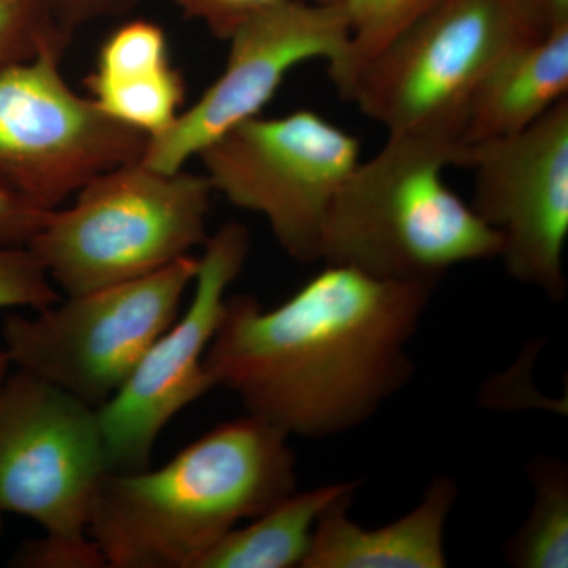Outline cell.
Listing matches in <instances>:
<instances>
[{
    "label": "cell",
    "mask_w": 568,
    "mask_h": 568,
    "mask_svg": "<svg viewBox=\"0 0 568 568\" xmlns=\"http://www.w3.org/2000/svg\"><path fill=\"white\" fill-rule=\"evenodd\" d=\"M534 17L547 32L568 24V0H525Z\"/></svg>",
    "instance_id": "obj_25"
},
{
    "label": "cell",
    "mask_w": 568,
    "mask_h": 568,
    "mask_svg": "<svg viewBox=\"0 0 568 568\" xmlns=\"http://www.w3.org/2000/svg\"><path fill=\"white\" fill-rule=\"evenodd\" d=\"M182 10L194 20L207 26L216 39L227 40L239 26L246 20L280 6L295 0H175ZM306 2H331V0H306Z\"/></svg>",
    "instance_id": "obj_23"
},
{
    "label": "cell",
    "mask_w": 568,
    "mask_h": 568,
    "mask_svg": "<svg viewBox=\"0 0 568 568\" xmlns=\"http://www.w3.org/2000/svg\"><path fill=\"white\" fill-rule=\"evenodd\" d=\"M213 192L264 216L294 260L315 263L327 213L361 162V141L315 111L250 119L200 153Z\"/></svg>",
    "instance_id": "obj_7"
},
{
    "label": "cell",
    "mask_w": 568,
    "mask_h": 568,
    "mask_svg": "<svg viewBox=\"0 0 568 568\" xmlns=\"http://www.w3.org/2000/svg\"><path fill=\"white\" fill-rule=\"evenodd\" d=\"M50 10L51 18L67 40L71 32L82 22L114 13L122 7L129 6L132 0H43Z\"/></svg>",
    "instance_id": "obj_24"
},
{
    "label": "cell",
    "mask_w": 568,
    "mask_h": 568,
    "mask_svg": "<svg viewBox=\"0 0 568 568\" xmlns=\"http://www.w3.org/2000/svg\"><path fill=\"white\" fill-rule=\"evenodd\" d=\"M50 213L0 178V246L28 248Z\"/></svg>",
    "instance_id": "obj_22"
},
{
    "label": "cell",
    "mask_w": 568,
    "mask_h": 568,
    "mask_svg": "<svg viewBox=\"0 0 568 568\" xmlns=\"http://www.w3.org/2000/svg\"><path fill=\"white\" fill-rule=\"evenodd\" d=\"M349 22L342 62L327 70L336 92L349 100L362 71L386 52L439 0H338Z\"/></svg>",
    "instance_id": "obj_18"
},
{
    "label": "cell",
    "mask_w": 568,
    "mask_h": 568,
    "mask_svg": "<svg viewBox=\"0 0 568 568\" xmlns=\"http://www.w3.org/2000/svg\"><path fill=\"white\" fill-rule=\"evenodd\" d=\"M50 43L0 70V178L48 211L144 155L149 138L108 118L63 80Z\"/></svg>",
    "instance_id": "obj_8"
},
{
    "label": "cell",
    "mask_w": 568,
    "mask_h": 568,
    "mask_svg": "<svg viewBox=\"0 0 568 568\" xmlns=\"http://www.w3.org/2000/svg\"><path fill=\"white\" fill-rule=\"evenodd\" d=\"M67 41L43 0H0V70Z\"/></svg>",
    "instance_id": "obj_19"
},
{
    "label": "cell",
    "mask_w": 568,
    "mask_h": 568,
    "mask_svg": "<svg viewBox=\"0 0 568 568\" xmlns=\"http://www.w3.org/2000/svg\"><path fill=\"white\" fill-rule=\"evenodd\" d=\"M435 286L325 264L275 308L226 298L205 368L287 436L338 435L413 376L406 346Z\"/></svg>",
    "instance_id": "obj_1"
},
{
    "label": "cell",
    "mask_w": 568,
    "mask_h": 568,
    "mask_svg": "<svg viewBox=\"0 0 568 568\" xmlns=\"http://www.w3.org/2000/svg\"><path fill=\"white\" fill-rule=\"evenodd\" d=\"M0 529H2V523H0Z\"/></svg>",
    "instance_id": "obj_27"
},
{
    "label": "cell",
    "mask_w": 568,
    "mask_h": 568,
    "mask_svg": "<svg viewBox=\"0 0 568 568\" xmlns=\"http://www.w3.org/2000/svg\"><path fill=\"white\" fill-rule=\"evenodd\" d=\"M10 358L6 351L0 349V395H2L3 386H6L7 377H9Z\"/></svg>",
    "instance_id": "obj_26"
},
{
    "label": "cell",
    "mask_w": 568,
    "mask_h": 568,
    "mask_svg": "<svg viewBox=\"0 0 568 568\" xmlns=\"http://www.w3.org/2000/svg\"><path fill=\"white\" fill-rule=\"evenodd\" d=\"M457 495L450 478L436 476L413 511L373 530L347 515L354 493L339 497L317 518L302 568L447 567L444 529Z\"/></svg>",
    "instance_id": "obj_13"
},
{
    "label": "cell",
    "mask_w": 568,
    "mask_h": 568,
    "mask_svg": "<svg viewBox=\"0 0 568 568\" xmlns=\"http://www.w3.org/2000/svg\"><path fill=\"white\" fill-rule=\"evenodd\" d=\"M213 193L205 175L122 164L51 211L28 248L67 295L130 282L207 242Z\"/></svg>",
    "instance_id": "obj_4"
},
{
    "label": "cell",
    "mask_w": 568,
    "mask_h": 568,
    "mask_svg": "<svg viewBox=\"0 0 568 568\" xmlns=\"http://www.w3.org/2000/svg\"><path fill=\"white\" fill-rule=\"evenodd\" d=\"M457 141L388 134L355 164L325 220L321 257L379 278L436 283L455 265L499 257L503 237L444 182Z\"/></svg>",
    "instance_id": "obj_3"
},
{
    "label": "cell",
    "mask_w": 568,
    "mask_h": 568,
    "mask_svg": "<svg viewBox=\"0 0 568 568\" xmlns=\"http://www.w3.org/2000/svg\"><path fill=\"white\" fill-rule=\"evenodd\" d=\"M58 291L29 248L0 246V310H43L58 304Z\"/></svg>",
    "instance_id": "obj_20"
},
{
    "label": "cell",
    "mask_w": 568,
    "mask_h": 568,
    "mask_svg": "<svg viewBox=\"0 0 568 568\" xmlns=\"http://www.w3.org/2000/svg\"><path fill=\"white\" fill-rule=\"evenodd\" d=\"M197 264L186 254L141 278L69 295L36 316L11 313L3 323V351L21 372L100 407L178 320Z\"/></svg>",
    "instance_id": "obj_6"
},
{
    "label": "cell",
    "mask_w": 568,
    "mask_h": 568,
    "mask_svg": "<svg viewBox=\"0 0 568 568\" xmlns=\"http://www.w3.org/2000/svg\"><path fill=\"white\" fill-rule=\"evenodd\" d=\"M473 209L503 237L508 275L564 301L568 237V99L523 132L465 149Z\"/></svg>",
    "instance_id": "obj_12"
},
{
    "label": "cell",
    "mask_w": 568,
    "mask_h": 568,
    "mask_svg": "<svg viewBox=\"0 0 568 568\" xmlns=\"http://www.w3.org/2000/svg\"><path fill=\"white\" fill-rule=\"evenodd\" d=\"M357 489V484H334L284 497L257 515L256 521L226 534L197 562L196 568L302 567L315 532L317 518Z\"/></svg>",
    "instance_id": "obj_16"
},
{
    "label": "cell",
    "mask_w": 568,
    "mask_h": 568,
    "mask_svg": "<svg viewBox=\"0 0 568 568\" xmlns=\"http://www.w3.org/2000/svg\"><path fill=\"white\" fill-rule=\"evenodd\" d=\"M567 95L568 24H562L518 44L485 74L467 103L459 145L523 132Z\"/></svg>",
    "instance_id": "obj_15"
},
{
    "label": "cell",
    "mask_w": 568,
    "mask_h": 568,
    "mask_svg": "<svg viewBox=\"0 0 568 568\" xmlns=\"http://www.w3.org/2000/svg\"><path fill=\"white\" fill-rule=\"evenodd\" d=\"M283 429L248 414L205 433L159 469L103 477L89 537L111 568H196L244 519L295 491Z\"/></svg>",
    "instance_id": "obj_2"
},
{
    "label": "cell",
    "mask_w": 568,
    "mask_h": 568,
    "mask_svg": "<svg viewBox=\"0 0 568 568\" xmlns=\"http://www.w3.org/2000/svg\"><path fill=\"white\" fill-rule=\"evenodd\" d=\"M525 0H439L355 81L349 102L387 134L459 144L470 97L508 51L547 36Z\"/></svg>",
    "instance_id": "obj_5"
},
{
    "label": "cell",
    "mask_w": 568,
    "mask_h": 568,
    "mask_svg": "<svg viewBox=\"0 0 568 568\" xmlns=\"http://www.w3.org/2000/svg\"><path fill=\"white\" fill-rule=\"evenodd\" d=\"M532 510L506 548L508 562L521 568L568 567V473L559 459H541L530 470Z\"/></svg>",
    "instance_id": "obj_17"
},
{
    "label": "cell",
    "mask_w": 568,
    "mask_h": 568,
    "mask_svg": "<svg viewBox=\"0 0 568 568\" xmlns=\"http://www.w3.org/2000/svg\"><path fill=\"white\" fill-rule=\"evenodd\" d=\"M85 85L108 118L148 138L166 132L185 100V82L171 63L166 33L149 21L126 22L108 37Z\"/></svg>",
    "instance_id": "obj_14"
},
{
    "label": "cell",
    "mask_w": 568,
    "mask_h": 568,
    "mask_svg": "<svg viewBox=\"0 0 568 568\" xmlns=\"http://www.w3.org/2000/svg\"><path fill=\"white\" fill-rule=\"evenodd\" d=\"M349 22L338 0L280 3L235 29L226 65L215 82L173 125L149 138L141 162L160 173L182 171L192 156L257 118L291 70L324 59L327 70L342 62Z\"/></svg>",
    "instance_id": "obj_11"
},
{
    "label": "cell",
    "mask_w": 568,
    "mask_h": 568,
    "mask_svg": "<svg viewBox=\"0 0 568 568\" xmlns=\"http://www.w3.org/2000/svg\"><path fill=\"white\" fill-rule=\"evenodd\" d=\"M17 566L37 568H102L106 567L102 551L91 537L84 540L44 536L20 548Z\"/></svg>",
    "instance_id": "obj_21"
},
{
    "label": "cell",
    "mask_w": 568,
    "mask_h": 568,
    "mask_svg": "<svg viewBox=\"0 0 568 568\" xmlns=\"http://www.w3.org/2000/svg\"><path fill=\"white\" fill-rule=\"evenodd\" d=\"M97 407L18 369L0 395V514L33 519L47 536L84 540L110 473Z\"/></svg>",
    "instance_id": "obj_9"
},
{
    "label": "cell",
    "mask_w": 568,
    "mask_h": 568,
    "mask_svg": "<svg viewBox=\"0 0 568 568\" xmlns=\"http://www.w3.org/2000/svg\"><path fill=\"white\" fill-rule=\"evenodd\" d=\"M204 245L192 304L153 342L123 386L97 407L114 473L148 469L164 426L215 387L204 357L222 321L227 287L248 257L250 233L230 222Z\"/></svg>",
    "instance_id": "obj_10"
}]
</instances>
